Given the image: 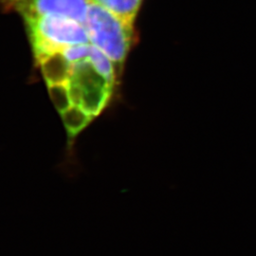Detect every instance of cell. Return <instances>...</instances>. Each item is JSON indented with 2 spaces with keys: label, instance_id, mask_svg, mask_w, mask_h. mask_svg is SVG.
<instances>
[{
  "label": "cell",
  "instance_id": "6da1fadb",
  "mask_svg": "<svg viewBox=\"0 0 256 256\" xmlns=\"http://www.w3.org/2000/svg\"><path fill=\"white\" fill-rule=\"evenodd\" d=\"M24 24L37 62L68 46L90 44L86 25L74 19L41 16L24 19Z\"/></svg>",
  "mask_w": 256,
  "mask_h": 256
},
{
  "label": "cell",
  "instance_id": "7a4b0ae2",
  "mask_svg": "<svg viewBox=\"0 0 256 256\" xmlns=\"http://www.w3.org/2000/svg\"><path fill=\"white\" fill-rule=\"evenodd\" d=\"M84 25L90 44L101 50L113 64H122L135 40L134 24L92 3Z\"/></svg>",
  "mask_w": 256,
  "mask_h": 256
},
{
  "label": "cell",
  "instance_id": "3957f363",
  "mask_svg": "<svg viewBox=\"0 0 256 256\" xmlns=\"http://www.w3.org/2000/svg\"><path fill=\"white\" fill-rule=\"evenodd\" d=\"M90 0H0L4 12H16L22 19L61 16L84 24Z\"/></svg>",
  "mask_w": 256,
  "mask_h": 256
},
{
  "label": "cell",
  "instance_id": "277c9868",
  "mask_svg": "<svg viewBox=\"0 0 256 256\" xmlns=\"http://www.w3.org/2000/svg\"><path fill=\"white\" fill-rule=\"evenodd\" d=\"M38 63L48 86L68 82L72 76V64L64 57L62 52L48 55Z\"/></svg>",
  "mask_w": 256,
  "mask_h": 256
},
{
  "label": "cell",
  "instance_id": "5b68a950",
  "mask_svg": "<svg viewBox=\"0 0 256 256\" xmlns=\"http://www.w3.org/2000/svg\"><path fill=\"white\" fill-rule=\"evenodd\" d=\"M90 2L134 24L144 0H90Z\"/></svg>",
  "mask_w": 256,
  "mask_h": 256
},
{
  "label": "cell",
  "instance_id": "8992f818",
  "mask_svg": "<svg viewBox=\"0 0 256 256\" xmlns=\"http://www.w3.org/2000/svg\"><path fill=\"white\" fill-rule=\"evenodd\" d=\"M61 114L66 129L70 138L78 135L93 119L92 115L77 106H72Z\"/></svg>",
  "mask_w": 256,
  "mask_h": 256
},
{
  "label": "cell",
  "instance_id": "52a82bcc",
  "mask_svg": "<svg viewBox=\"0 0 256 256\" xmlns=\"http://www.w3.org/2000/svg\"><path fill=\"white\" fill-rule=\"evenodd\" d=\"M94 68L100 72V74L112 84L115 86L116 81V74L115 68L113 66V62L110 58L104 54L101 50H99L97 46L92 45L90 46V52L88 58Z\"/></svg>",
  "mask_w": 256,
  "mask_h": 256
},
{
  "label": "cell",
  "instance_id": "ba28073f",
  "mask_svg": "<svg viewBox=\"0 0 256 256\" xmlns=\"http://www.w3.org/2000/svg\"><path fill=\"white\" fill-rule=\"evenodd\" d=\"M50 98L55 108L60 113L68 110L72 104L68 84H56L48 86Z\"/></svg>",
  "mask_w": 256,
  "mask_h": 256
},
{
  "label": "cell",
  "instance_id": "9c48e42d",
  "mask_svg": "<svg viewBox=\"0 0 256 256\" xmlns=\"http://www.w3.org/2000/svg\"><path fill=\"white\" fill-rule=\"evenodd\" d=\"M92 44L86 45H77V46H68L62 50L64 57L72 63H76L88 59L90 52Z\"/></svg>",
  "mask_w": 256,
  "mask_h": 256
}]
</instances>
